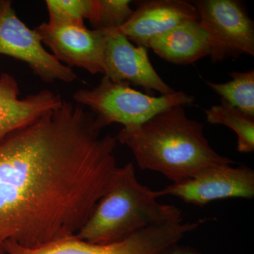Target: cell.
I'll list each match as a JSON object with an SVG mask.
<instances>
[{"mask_svg":"<svg viewBox=\"0 0 254 254\" xmlns=\"http://www.w3.org/2000/svg\"><path fill=\"white\" fill-rule=\"evenodd\" d=\"M7 254L6 253V252H4V253H1V254Z\"/></svg>","mask_w":254,"mask_h":254,"instance_id":"obj_19","label":"cell"},{"mask_svg":"<svg viewBox=\"0 0 254 254\" xmlns=\"http://www.w3.org/2000/svg\"><path fill=\"white\" fill-rule=\"evenodd\" d=\"M85 107L58 108L0 138V254L77 235L119 168L116 136Z\"/></svg>","mask_w":254,"mask_h":254,"instance_id":"obj_1","label":"cell"},{"mask_svg":"<svg viewBox=\"0 0 254 254\" xmlns=\"http://www.w3.org/2000/svg\"><path fill=\"white\" fill-rule=\"evenodd\" d=\"M145 48L175 64H190L210 54L208 38L198 21L183 23L155 37Z\"/></svg>","mask_w":254,"mask_h":254,"instance_id":"obj_13","label":"cell"},{"mask_svg":"<svg viewBox=\"0 0 254 254\" xmlns=\"http://www.w3.org/2000/svg\"><path fill=\"white\" fill-rule=\"evenodd\" d=\"M209 123L221 125L237 135V150L240 153L254 150V116L248 115L222 100L221 103L205 110Z\"/></svg>","mask_w":254,"mask_h":254,"instance_id":"obj_14","label":"cell"},{"mask_svg":"<svg viewBox=\"0 0 254 254\" xmlns=\"http://www.w3.org/2000/svg\"><path fill=\"white\" fill-rule=\"evenodd\" d=\"M193 4L208 38L212 62L242 55L254 56V21L240 1L199 0Z\"/></svg>","mask_w":254,"mask_h":254,"instance_id":"obj_5","label":"cell"},{"mask_svg":"<svg viewBox=\"0 0 254 254\" xmlns=\"http://www.w3.org/2000/svg\"><path fill=\"white\" fill-rule=\"evenodd\" d=\"M0 55L26 63L46 83H72L77 75L48 53L35 30L16 16L11 1L0 0Z\"/></svg>","mask_w":254,"mask_h":254,"instance_id":"obj_7","label":"cell"},{"mask_svg":"<svg viewBox=\"0 0 254 254\" xmlns=\"http://www.w3.org/2000/svg\"><path fill=\"white\" fill-rule=\"evenodd\" d=\"M103 64V75L114 82L131 83L162 95L175 91L155 71L148 49L134 46L118 29L108 31Z\"/></svg>","mask_w":254,"mask_h":254,"instance_id":"obj_10","label":"cell"},{"mask_svg":"<svg viewBox=\"0 0 254 254\" xmlns=\"http://www.w3.org/2000/svg\"><path fill=\"white\" fill-rule=\"evenodd\" d=\"M49 22L55 25L83 26L94 17L95 0H47Z\"/></svg>","mask_w":254,"mask_h":254,"instance_id":"obj_16","label":"cell"},{"mask_svg":"<svg viewBox=\"0 0 254 254\" xmlns=\"http://www.w3.org/2000/svg\"><path fill=\"white\" fill-rule=\"evenodd\" d=\"M161 254H202L190 247L179 246L178 244L170 247Z\"/></svg>","mask_w":254,"mask_h":254,"instance_id":"obj_18","label":"cell"},{"mask_svg":"<svg viewBox=\"0 0 254 254\" xmlns=\"http://www.w3.org/2000/svg\"><path fill=\"white\" fill-rule=\"evenodd\" d=\"M232 80L225 83H214L205 81V83L222 100L229 104L254 116V71L244 72L233 71L230 73Z\"/></svg>","mask_w":254,"mask_h":254,"instance_id":"obj_15","label":"cell"},{"mask_svg":"<svg viewBox=\"0 0 254 254\" xmlns=\"http://www.w3.org/2000/svg\"><path fill=\"white\" fill-rule=\"evenodd\" d=\"M17 81L9 73L0 76V138L28 125L50 110L58 108L63 100L50 91L19 98Z\"/></svg>","mask_w":254,"mask_h":254,"instance_id":"obj_12","label":"cell"},{"mask_svg":"<svg viewBox=\"0 0 254 254\" xmlns=\"http://www.w3.org/2000/svg\"><path fill=\"white\" fill-rule=\"evenodd\" d=\"M73 98L77 104L92 110L105 127L118 123L125 128L138 126L164 110L195 101L194 97L183 91L151 96L133 89L129 83L114 82L105 76L98 86L78 90Z\"/></svg>","mask_w":254,"mask_h":254,"instance_id":"obj_4","label":"cell"},{"mask_svg":"<svg viewBox=\"0 0 254 254\" xmlns=\"http://www.w3.org/2000/svg\"><path fill=\"white\" fill-rule=\"evenodd\" d=\"M186 234L185 225L170 222L145 229L113 243H90L74 236L36 248L7 242L4 250L7 254H161L178 244Z\"/></svg>","mask_w":254,"mask_h":254,"instance_id":"obj_6","label":"cell"},{"mask_svg":"<svg viewBox=\"0 0 254 254\" xmlns=\"http://www.w3.org/2000/svg\"><path fill=\"white\" fill-rule=\"evenodd\" d=\"M193 21H198V14L193 3L149 0L138 2L129 19L118 30L136 46L145 48L155 37Z\"/></svg>","mask_w":254,"mask_h":254,"instance_id":"obj_11","label":"cell"},{"mask_svg":"<svg viewBox=\"0 0 254 254\" xmlns=\"http://www.w3.org/2000/svg\"><path fill=\"white\" fill-rule=\"evenodd\" d=\"M232 165L210 167L188 180L158 190L159 193L160 197L173 195L198 206L227 198L252 199L254 196V170L247 166Z\"/></svg>","mask_w":254,"mask_h":254,"instance_id":"obj_8","label":"cell"},{"mask_svg":"<svg viewBox=\"0 0 254 254\" xmlns=\"http://www.w3.org/2000/svg\"><path fill=\"white\" fill-rule=\"evenodd\" d=\"M116 137L141 170L162 174L173 183L214 165L235 163L212 148L203 124L189 118L182 106L164 110L138 126L123 127Z\"/></svg>","mask_w":254,"mask_h":254,"instance_id":"obj_2","label":"cell"},{"mask_svg":"<svg viewBox=\"0 0 254 254\" xmlns=\"http://www.w3.org/2000/svg\"><path fill=\"white\" fill-rule=\"evenodd\" d=\"M42 43L50 48L61 63L83 68L93 74L104 69L108 31L88 29L85 25H55L43 23L35 28Z\"/></svg>","mask_w":254,"mask_h":254,"instance_id":"obj_9","label":"cell"},{"mask_svg":"<svg viewBox=\"0 0 254 254\" xmlns=\"http://www.w3.org/2000/svg\"><path fill=\"white\" fill-rule=\"evenodd\" d=\"M160 197L158 190L138 181L133 164L119 167L76 237L90 243H113L149 227L183 220L180 209L160 203Z\"/></svg>","mask_w":254,"mask_h":254,"instance_id":"obj_3","label":"cell"},{"mask_svg":"<svg viewBox=\"0 0 254 254\" xmlns=\"http://www.w3.org/2000/svg\"><path fill=\"white\" fill-rule=\"evenodd\" d=\"M94 17L91 21L94 29H118L129 19L133 10L129 0H95Z\"/></svg>","mask_w":254,"mask_h":254,"instance_id":"obj_17","label":"cell"}]
</instances>
